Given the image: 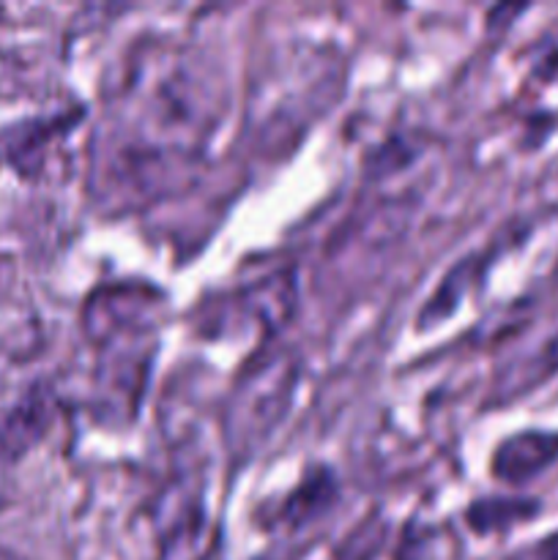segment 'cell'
<instances>
[{
	"label": "cell",
	"instance_id": "3",
	"mask_svg": "<svg viewBox=\"0 0 558 560\" xmlns=\"http://www.w3.org/2000/svg\"><path fill=\"white\" fill-rule=\"evenodd\" d=\"M11 463H14V441L5 438L0 430V509L9 501V487H11Z\"/></svg>",
	"mask_w": 558,
	"mask_h": 560
},
{
	"label": "cell",
	"instance_id": "2",
	"mask_svg": "<svg viewBox=\"0 0 558 560\" xmlns=\"http://www.w3.org/2000/svg\"><path fill=\"white\" fill-rule=\"evenodd\" d=\"M558 459V432H520L496 452V474L509 485H525Z\"/></svg>",
	"mask_w": 558,
	"mask_h": 560
},
{
	"label": "cell",
	"instance_id": "4",
	"mask_svg": "<svg viewBox=\"0 0 558 560\" xmlns=\"http://www.w3.org/2000/svg\"><path fill=\"white\" fill-rule=\"evenodd\" d=\"M0 560H22V558L14 556L11 550H3V547H0Z\"/></svg>",
	"mask_w": 558,
	"mask_h": 560
},
{
	"label": "cell",
	"instance_id": "1",
	"mask_svg": "<svg viewBox=\"0 0 558 560\" xmlns=\"http://www.w3.org/2000/svg\"><path fill=\"white\" fill-rule=\"evenodd\" d=\"M195 85L200 80L178 55H153L137 66L126 82L120 109H115L118 118L107 145L113 170H126L135 178L151 175L153 184H162L170 173L167 159L189 162L200 151L217 118L202 91L191 93Z\"/></svg>",
	"mask_w": 558,
	"mask_h": 560
}]
</instances>
